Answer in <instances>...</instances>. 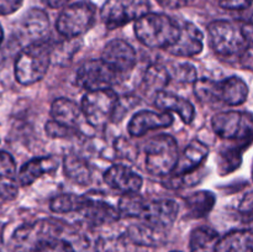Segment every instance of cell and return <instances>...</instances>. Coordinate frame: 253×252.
Listing matches in <instances>:
<instances>
[{"mask_svg": "<svg viewBox=\"0 0 253 252\" xmlns=\"http://www.w3.org/2000/svg\"><path fill=\"white\" fill-rule=\"evenodd\" d=\"M133 31L138 41L150 48L167 49L178 39L180 25L161 12H147L136 20Z\"/></svg>", "mask_w": 253, "mask_h": 252, "instance_id": "1", "label": "cell"}, {"mask_svg": "<svg viewBox=\"0 0 253 252\" xmlns=\"http://www.w3.org/2000/svg\"><path fill=\"white\" fill-rule=\"evenodd\" d=\"M52 62V44L43 41L31 42L20 51L15 61L14 73L17 83L32 85L46 76Z\"/></svg>", "mask_w": 253, "mask_h": 252, "instance_id": "2", "label": "cell"}, {"mask_svg": "<svg viewBox=\"0 0 253 252\" xmlns=\"http://www.w3.org/2000/svg\"><path fill=\"white\" fill-rule=\"evenodd\" d=\"M194 94L202 103H224L230 106L244 104L249 98L246 82L237 76H231L222 81L198 78L193 83Z\"/></svg>", "mask_w": 253, "mask_h": 252, "instance_id": "3", "label": "cell"}, {"mask_svg": "<svg viewBox=\"0 0 253 252\" xmlns=\"http://www.w3.org/2000/svg\"><path fill=\"white\" fill-rule=\"evenodd\" d=\"M208 36L212 51L221 57L240 58L249 46L242 22L215 20L208 25Z\"/></svg>", "mask_w": 253, "mask_h": 252, "instance_id": "4", "label": "cell"}, {"mask_svg": "<svg viewBox=\"0 0 253 252\" xmlns=\"http://www.w3.org/2000/svg\"><path fill=\"white\" fill-rule=\"evenodd\" d=\"M145 167L156 177H169L178 161L177 141L170 135H158L145 143Z\"/></svg>", "mask_w": 253, "mask_h": 252, "instance_id": "5", "label": "cell"}, {"mask_svg": "<svg viewBox=\"0 0 253 252\" xmlns=\"http://www.w3.org/2000/svg\"><path fill=\"white\" fill-rule=\"evenodd\" d=\"M96 19L95 5L79 1L63 7L56 21V29L67 40H76L93 27Z\"/></svg>", "mask_w": 253, "mask_h": 252, "instance_id": "6", "label": "cell"}, {"mask_svg": "<svg viewBox=\"0 0 253 252\" xmlns=\"http://www.w3.org/2000/svg\"><path fill=\"white\" fill-rule=\"evenodd\" d=\"M212 131L224 140L249 146L253 142V115L247 111L229 110L217 113L211 119Z\"/></svg>", "mask_w": 253, "mask_h": 252, "instance_id": "7", "label": "cell"}, {"mask_svg": "<svg viewBox=\"0 0 253 252\" xmlns=\"http://www.w3.org/2000/svg\"><path fill=\"white\" fill-rule=\"evenodd\" d=\"M62 227L57 221L41 219L32 224H24L17 227L10 239L11 252H36L37 247L46 240L58 237Z\"/></svg>", "mask_w": 253, "mask_h": 252, "instance_id": "8", "label": "cell"}, {"mask_svg": "<svg viewBox=\"0 0 253 252\" xmlns=\"http://www.w3.org/2000/svg\"><path fill=\"white\" fill-rule=\"evenodd\" d=\"M119 96L113 89L86 91L82 98L81 110L86 123L93 127H104L114 121Z\"/></svg>", "mask_w": 253, "mask_h": 252, "instance_id": "9", "label": "cell"}, {"mask_svg": "<svg viewBox=\"0 0 253 252\" xmlns=\"http://www.w3.org/2000/svg\"><path fill=\"white\" fill-rule=\"evenodd\" d=\"M147 12L148 0H106L100 9V19L108 29L114 30L135 22Z\"/></svg>", "mask_w": 253, "mask_h": 252, "instance_id": "10", "label": "cell"}, {"mask_svg": "<svg viewBox=\"0 0 253 252\" xmlns=\"http://www.w3.org/2000/svg\"><path fill=\"white\" fill-rule=\"evenodd\" d=\"M120 77L101 58L89 59L84 62L76 74V83L79 88L86 91L113 89Z\"/></svg>", "mask_w": 253, "mask_h": 252, "instance_id": "11", "label": "cell"}, {"mask_svg": "<svg viewBox=\"0 0 253 252\" xmlns=\"http://www.w3.org/2000/svg\"><path fill=\"white\" fill-rule=\"evenodd\" d=\"M101 59L123 78L135 68L137 54L128 42L116 39L105 44L101 52Z\"/></svg>", "mask_w": 253, "mask_h": 252, "instance_id": "12", "label": "cell"}, {"mask_svg": "<svg viewBox=\"0 0 253 252\" xmlns=\"http://www.w3.org/2000/svg\"><path fill=\"white\" fill-rule=\"evenodd\" d=\"M178 212H179V205L174 200H147L142 215L138 220L168 232V230L174 224Z\"/></svg>", "mask_w": 253, "mask_h": 252, "instance_id": "13", "label": "cell"}, {"mask_svg": "<svg viewBox=\"0 0 253 252\" xmlns=\"http://www.w3.org/2000/svg\"><path fill=\"white\" fill-rule=\"evenodd\" d=\"M204 48V35L197 25L184 21L180 25V32L174 43L166 49L175 57H195Z\"/></svg>", "mask_w": 253, "mask_h": 252, "instance_id": "14", "label": "cell"}, {"mask_svg": "<svg viewBox=\"0 0 253 252\" xmlns=\"http://www.w3.org/2000/svg\"><path fill=\"white\" fill-rule=\"evenodd\" d=\"M104 182L121 194H135L142 188L143 179L138 173L123 165H114L104 173Z\"/></svg>", "mask_w": 253, "mask_h": 252, "instance_id": "15", "label": "cell"}, {"mask_svg": "<svg viewBox=\"0 0 253 252\" xmlns=\"http://www.w3.org/2000/svg\"><path fill=\"white\" fill-rule=\"evenodd\" d=\"M174 119L169 113H157L152 110H140L130 119L127 131L132 137H141L156 128L169 127Z\"/></svg>", "mask_w": 253, "mask_h": 252, "instance_id": "16", "label": "cell"}, {"mask_svg": "<svg viewBox=\"0 0 253 252\" xmlns=\"http://www.w3.org/2000/svg\"><path fill=\"white\" fill-rule=\"evenodd\" d=\"M84 195H85V199H84L83 207L78 212H81L85 217L86 221L90 222L91 225L99 226V225L113 224L120 220L118 208L98 198H91L86 194Z\"/></svg>", "mask_w": 253, "mask_h": 252, "instance_id": "17", "label": "cell"}, {"mask_svg": "<svg viewBox=\"0 0 253 252\" xmlns=\"http://www.w3.org/2000/svg\"><path fill=\"white\" fill-rule=\"evenodd\" d=\"M59 167V158L56 156H43V157H35L27 161L17 173V182L19 185L27 187L44 174L56 172Z\"/></svg>", "mask_w": 253, "mask_h": 252, "instance_id": "18", "label": "cell"}, {"mask_svg": "<svg viewBox=\"0 0 253 252\" xmlns=\"http://www.w3.org/2000/svg\"><path fill=\"white\" fill-rule=\"evenodd\" d=\"M209 156V147L199 140L190 141L184 148L170 175H185L193 173Z\"/></svg>", "mask_w": 253, "mask_h": 252, "instance_id": "19", "label": "cell"}, {"mask_svg": "<svg viewBox=\"0 0 253 252\" xmlns=\"http://www.w3.org/2000/svg\"><path fill=\"white\" fill-rule=\"evenodd\" d=\"M155 105L163 111L177 113L180 120L189 125L193 123L195 116V109L188 99L182 98L177 94L162 90L155 95Z\"/></svg>", "mask_w": 253, "mask_h": 252, "instance_id": "20", "label": "cell"}, {"mask_svg": "<svg viewBox=\"0 0 253 252\" xmlns=\"http://www.w3.org/2000/svg\"><path fill=\"white\" fill-rule=\"evenodd\" d=\"M19 193L16 163L10 153L0 151V199L14 200Z\"/></svg>", "mask_w": 253, "mask_h": 252, "instance_id": "21", "label": "cell"}, {"mask_svg": "<svg viewBox=\"0 0 253 252\" xmlns=\"http://www.w3.org/2000/svg\"><path fill=\"white\" fill-rule=\"evenodd\" d=\"M125 235L132 245L147 247L161 246L162 244H165L166 239H167V231L157 229V227L145 221H141V220L136 224L130 225L126 230Z\"/></svg>", "mask_w": 253, "mask_h": 252, "instance_id": "22", "label": "cell"}, {"mask_svg": "<svg viewBox=\"0 0 253 252\" xmlns=\"http://www.w3.org/2000/svg\"><path fill=\"white\" fill-rule=\"evenodd\" d=\"M215 252H253V229L234 230L219 237Z\"/></svg>", "mask_w": 253, "mask_h": 252, "instance_id": "23", "label": "cell"}, {"mask_svg": "<svg viewBox=\"0 0 253 252\" xmlns=\"http://www.w3.org/2000/svg\"><path fill=\"white\" fill-rule=\"evenodd\" d=\"M48 15L43 10L37 9V7L30 10L22 20V30L27 35V37L31 39V42L43 41L47 32H48Z\"/></svg>", "mask_w": 253, "mask_h": 252, "instance_id": "24", "label": "cell"}, {"mask_svg": "<svg viewBox=\"0 0 253 252\" xmlns=\"http://www.w3.org/2000/svg\"><path fill=\"white\" fill-rule=\"evenodd\" d=\"M81 106L67 98H57L51 105L52 120L67 127L76 128L81 119Z\"/></svg>", "mask_w": 253, "mask_h": 252, "instance_id": "25", "label": "cell"}, {"mask_svg": "<svg viewBox=\"0 0 253 252\" xmlns=\"http://www.w3.org/2000/svg\"><path fill=\"white\" fill-rule=\"evenodd\" d=\"M216 198L209 190H199L188 195L184 199L187 214L190 217H203L209 214L214 208Z\"/></svg>", "mask_w": 253, "mask_h": 252, "instance_id": "26", "label": "cell"}, {"mask_svg": "<svg viewBox=\"0 0 253 252\" xmlns=\"http://www.w3.org/2000/svg\"><path fill=\"white\" fill-rule=\"evenodd\" d=\"M63 170L67 178L79 185H89L91 182V170L85 160L79 156L68 155L63 160Z\"/></svg>", "mask_w": 253, "mask_h": 252, "instance_id": "27", "label": "cell"}, {"mask_svg": "<svg viewBox=\"0 0 253 252\" xmlns=\"http://www.w3.org/2000/svg\"><path fill=\"white\" fill-rule=\"evenodd\" d=\"M219 235L210 227H197L190 234V252H215Z\"/></svg>", "mask_w": 253, "mask_h": 252, "instance_id": "28", "label": "cell"}, {"mask_svg": "<svg viewBox=\"0 0 253 252\" xmlns=\"http://www.w3.org/2000/svg\"><path fill=\"white\" fill-rule=\"evenodd\" d=\"M169 81L170 78L167 67L158 63L148 67L145 73V78H143L145 88L151 93H155V95L165 90V86L169 83Z\"/></svg>", "mask_w": 253, "mask_h": 252, "instance_id": "29", "label": "cell"}, {"mask_svg": "<svg viewBox=\"0 0 253 252\" xmlns=\"http://www.w3.org/2000/svg\"><path fill=\"white\" fill-rule=\"evenodd\" d=\"M147 200L143 197L135 194H123L119 200L118 210L120 217H131V219H140Z\"/></svg>", "mask_w": 253, "mask_h": 252, "instance_id": "30", "label": "cell"}, {"mask_svg": "<svg viewBox=\"0 0 253 252\" xmlns=\"http://www.w3.org/2000/svg\"><path fill=\"white\" fill-rule=\"evenodd\" d=\"M85 195L77 194H62L57 195L49 203V209L56 214H69L78 212L83 207Z\"/></svg>", "mask_w": 253, "mask_h": 252, "instance_id": "31", "label": "cell"}, {"mask_svg": "<svg viewBox=\"0 0 253 252\" xmlns=\"http://www.w3.org/2000/svg\"><path fill=\"white\" fill-rule=\"evenodd\" d=\"M244 147H246V145L239 143L237 147L226 148L219 153V169L221 174H227L239 168V166L241 165Z\"/></svg>", "mask_w": 253, "mask_h": 252, "instance_id": "32", "label": "cell"}, {"mask_svg": "<svg viewBox=\"0 0 253 252\" xmlns=\"http://www.w3.org/2000/svg\"><path fill=\"white\" fill-rule=\"evenodd\" d=\"M131 241L125 234L99 239L96 244L98 252H130Z\"/></svg>", "mask_w": 253, "mask_h": 252, "instance_id": "33", "label": "cell"}, {"mask_svg": "<svg viewBox=\"0 0 253 252\" xmlns=\"http://www.w3.org/2000/svg\"><path fill=\"white\" fill-rule=\"evenodd\" d=\"M170 79H175L179 83H194L198 79L197 69L190 63H175L172 68H167Z\"/></svg>", "mask_w": 253, "mask_h": 252, "instance_id": "34", "label": "cell"}, {"mask_svg": "<svg viewBox=\"0 0 253 252\" xmlns=\"http://www.w3.org/2000/svg\"><path fill=\"white\" fill-rule=\"evenodd\" d=\"M36 252H77L73 245L61 237H52L46 240L37 247Z\"/></svg>", "mask_w": 253, "mask_h": 252, "instance_id": "35", "label": "cell"}, {"mask_svg": "<svg viewBox=\"0 0 253 252\" xmlns=\"http://www.w3.org/2000/svg\"><path fill=\"white\" fill-rule=\"evenodd\" d=\"M44 131L49 137L53 138H64V137H71V136L76 135L77 128L67 127V126L61 125V124L56 123V121L51 120L46 124L44 126Z\"/></svg>", "mask_w": 253, "mask_h": 252, "instance_id": "36", "label": "cell"}, {"mask_svg": "<svg viewBox=\"0 0 253 252\" xmlns=\"http://www.w3.org/2000/svg\"><path fill=\"white\" fill-rule=\"evenodd\" d=\"M240 211L247 219V221L252 225L253 229V192L245 195L240 204Z\"/></svg>", "mask_w": 253, "mask_h": 252, "instance_id": "37", "label": "cell"}, {"mask_svg": "<svg viewBox=\"0 0 253 252\" xmlns=\"http://www.w3.org/2000/svg\"><path fill=\"white\" fill-rule=\"evenodd\" d=\"M253 0H220V6L226 10H245L252 5Z\"/></svg>", "mask_w": 253, "mask_h": 252, "instance_id": "38", "label": "cell"}, {"mask_svg": "<svg viewBox=\"0 0 253 252\" xmlns=\"http://www.w3.org/2000/svg\"><path fill=\"white\" fill-rule=\"evenodd\" d=\"M24 0H0V15H10L21 7Z\"/></svg>", "mask_w": 253, "mask_h": 252, "instance_id": "39", "label": "cell"}, {"mask_svg": "<svg viewBox=\"0 0 253 252\" xmlns=\"http://www.w3.org/2000/svg\"><path fill=\"white\" fill-rule=\"evenodd\" d=\"M161 6L167 7V9H178V7L184 6L183 0H156Z\"/></svg>", "mask_w": 253, "mask_h": 252, "instance_id": "40", "label": "cell"}, {"mask_svg": "<svg viewBox=\"0 0 253 252\" xmlns=\"http://www.w3.org/2000/svg\"><path fill=\"white\" fill-rule=\"evenodd\" d=\"M41 1L51 9H61V7L67 6L72 0H41Z\"/></svg>", "mask_w": 253, "mask_h": 252, "instance_id": "41", "label": "cell"}, {"mask_svg": "<svg viewBox=\"0 0 253 252\" xmlns=\"http://www.w3.org/2000/svg\"><path fill=\"white\" fill-rule=\"evenodd\" d=\"M2 40H4V31H2L1 25H0V46H1L2 43Z\"/></svg>", "mask_w": 253, "mask_h": 252, "instance_id": "42", "label": "cell"}, {"mask_svg": "<svg viewBox=\"0 0 253 252\" xmlns=\"http://www.w3.org/2000/svg\"><path fill=\"white\" fill-rule=\"evenodd\" d=\"M183 1H184V4H188V2H189L190 0H183Z\"/></svg>", "mask_w": 253, "mask_h": 252, "instance_id": "43", "label": "cell"}, {"mask_svg": "<svg viewBox=\"0 0 253 252\" xmlns=\"http://www.w3.org/2000/svg\"><path fill=\"white\" fill-rule=\"evenodd\" d=\"M252 179H253V167H252Z\"/></svg>", "mask_w": 253, "mask_h": 252, "instance_id": "44", "label": "cell"}, {"mask_svg": "<svg viewBox=\"0 0 253 252\" xmlns=\"http://www.w3.org/2000/svg\"><path fill=\"white\" fill-rule=\"evenodd\" d=\"M173 252H178V251H173Z\"/></svg>", "mask_w": 253, "mask_h": 252, "instance_id": "45", "label": "cell"}]
</instances>
